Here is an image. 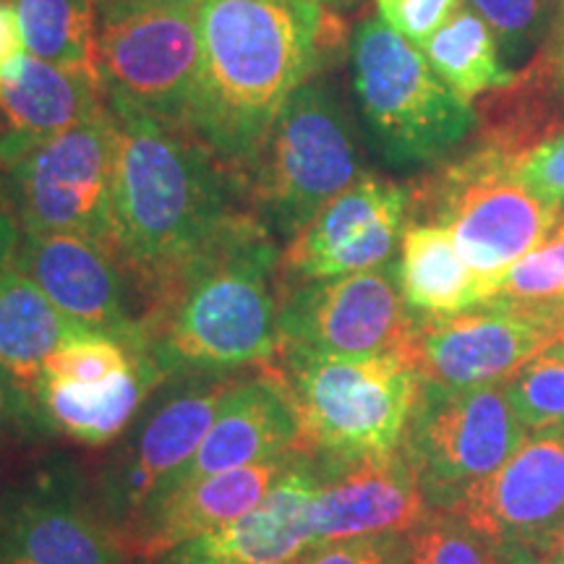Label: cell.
<instances>
[{"label": "cell", "instance_id": "4", "mask_svg": "<svg viewBox=\"0 0 564 564\" xmlns=\"http://www.w3.org/2000/svg\"><path fill=\"white\" fill-rule=\"evenodd\" d=\"M264 369L278 377L293 403L295 449L319 465L398 449L421 387V377L400 352L350 358L280 345Z\"/></svg>", "mask_w": 564, "mask_h": 564}, {"label": "cell", "instance_id": "44", "mask_svg": "<svg viewBox=\"0 0 564 564\" xmlns=\"http://www.w3.org/2000/svg\"><path fill=\"white\" fill-rule=\"evenodd\" d=\"M288 564H301V560H295V562H288Z\"/></svg>", "mask_w": 564, "mask_h": 564}, {"label": "cell", "instance_id": "27", "mask_svg": "<svg viewBox=\"0 0 564 564\" xmlns=\"http://www.w3.org/2000/svg\"><path fill=\"white\" fill-rule=\"evenodd\" d=\"M421 51L463 100L512 82V74L499 61L489 24L465 6Z\"/></svg>", "mask_w": 564, "mask_h": 564}, {"label": "cell", "instance_id": "36", "mask_svg": "<svg viewBox=\"0 0 564 564\" xmlns=\"http://www.w3.org/2000/svg\"><path fill=\"white\" fill-rule=\"evenodd\" d=\"M37 423V408L30 392H24L13 382L9 371L0 366V434L9 429Z\"/></svg>", "mask_w": 564, "mask_h": 564}, {"label": "cell", "instance_id": "22", "mask_svg": "<svg viewBox=\"0 0 564 564\" xmlns=\"http://www.w3.org/2000/svg\"><path fill=\"white\" fill-rule=\"evenodd\" d=\"M105 105L91 68H61L24 53L0 74V171Z\"/></svg>", "mask_w": 564, "mask_h": 564}, {"label": "cell", "instance_id": "8", "mask_svg": "<svg viewBox=\"0 0 564 564\" xmlns=\"http://www.w3.org/2000/svg\"><path fill=\"white\" fill-rule=\"evenodd\" d=\"M525 440L502 387L455 390L421 382L400 447L415 468L429 510L447 512Z\"/></svg>", "mask_w": 564, "mask_h": 564}, {"label": "cell", "instance_id": "38", "mask_svg": "<svg viewBox=\"0 0 564 564\" xmlns=\"http://www.w3.org/2000/svg\"><path fill=\"white\" fill-rule=\"evenodd\" d=\"M199 0H100V19L116 13L144 11V9H171V6H196Z\"/></svg>", "mask_w": 564, "mask_h": 564}, {"label": "cell", "instance_id": "29", "mask_svg": "<svg viewBox=\"0 0 564 564\" xmlns=\"http://www.w3.org/2000/svg\"><path fill=\"white\" fill-rule=\"evenodd\" d=\"M564 299V220L544 243L489 282V301L549 306Z\"/></svg>", "mask_w": 564, "mask_h": 564}, {"label": "cell", "instance_id": "33", "mask_svg": "<svg viewBox=\"0 0 564 564\" xmlns=\"http://www.w3.org/2000/svg\"><path fill=\"white\" fill-rule=\"evenodd\" d=\"M301 564H408L405 533L361 535L308 549Z\"/></svg>", "mask_w": 564, "mask_h": 564}, {"label": "cell", "instance_id": "13", "mask_svg": "<svg viewBox=\"0 0 564 564\" xmlns=\"http://www.w3.org/2000/svg\"><path fill=\"white\" fill-rule=\"evenodd\" d=\"M413 329L415 316L405 306L392 264L301 282L280 299V345L327 356H405Z\"/></svg>", "mask_w": 564, "mask_h": 564}, {"label": "cell", "instance_id": "24", "mask_svg": "<svg viewBox=\"0 0 564 564\" xmlns=\"http://www.w3.org/2000/svg\"><path fill=\"white\" fill-rule=\"evenodd\" d=\"M398 285L415 319L468 312L489 301V280L465 262L455 236L440 223H411L403 230Z\"/></svg>", "mask_w": 564, "mask_h": 564}, {"label": "cell", "instance_id": "9", "mask_svg": "<svg viewBox=\"0 0 564 564\" xmlns=\"http://www.w3.org/2000/svg\"><path fill=\"white\" fill-rule=\"evenodd\" d=\"M199 58V3L100 19L95 66L116 116L139 112L188 129Z\"/></svg>", "mask_w": 564, "mask_h": 564}, {"label": "cell", "instance_id": "19", "mask_svg": "<svg viewBox=\"0 0 564 564\" xmlns=\"http://www.w3.org/2000/svg\"><path fill=\"white\" fill-rule=\"evenodd\" d=\"M319 465L295 449L293 463L243 518L175 546L152 564H288L312 549Z\"/></svg>", "mask_w": 564, "mask_h": 564}, {"label": "cell", "instance_id": "23", "mask_svg": "<svg viewBox=\"0 0 564 564\" xmlns=\"http://www.w3.org/2000/svg\"><path fill=\"white\" fill-rule=\"evenodd\" d=\"M158 364L141 352L133 369L100 384L42 382L34 392L37 423L66 434L84 447H105L121 440L139 408L165 382Z\"/></svg>", "mask_w": 564, "mask_h": 564}, {"label": "cell", "instance_id": "6", "mask_svg": "<svg viewBox=\"0 0 564 564\" xmlns=\"http://www.w3.org/2000/svg\"><path fill=\"white\" fill-rule=\"evenodd\" d=\"M352 70L369 129L392 162H436L474 131L468 100L382 19L358 26Z\"/></svg>", "mask_w": 564, "mask_h": 564}, {"label": "cell", "instance_id": "35", "mask_svg": "<svg viewBox=\"0 0 564 564\" xmlns=\"http://www.w3.org/2000/svg\"><path fill=\"white\" fill-rule=\"evenodd\" d=\"M470 3L510 51L528 45L539 34L541 0H470Z\"/></svg>", "mask_w": 564, "mask_h": 564}, {"label": "cell", "instance_id": "1", "mask_svg": "<svg viewBox=\"0 0 564 564\" xmlns=\"http://www.w3.org/2000/svg\"><path fill=\"white\" fill-rule=\"evenodd\" d=\"M319 0H199L202 58L188 131L238 192L285 102L343 42Z\"/></svg>", "mask_w": 564, "mask_h": 564}, {"label": "cell", "instance_id": "5", "mask_svg": "<svg viewBox=\"0 0 564 564\" xmlns=\"http://www.w3.org/2000/svg\"><path fill=\"white\" fill-rule=\"evenodd\" d=\"M358 178V147L340 100L324 84L308 82L282 108L241 194L272 236L293 241Z\"/></svg>", "mask_w": 564, "mask_h": 564}, {"label": "cell", "instance_id": "18", "mask_svg": "<svg viewBox=\"0 0 564 564\" xmlns=\"http://www.w3.org/2000/svg\"><path fill=\"white\" fill-rule=\"evenodd\" d=\"M429 512L403 447L356 463L319 465V489L312 505V549L361 535L408 533Z\"/></svg>", "mask_w": 564, "mask_h": 564}, {"label": "cell", "instance_id": "14", "mask_svg": "<svg viewBox=\"0 0 564 564\" xmlns=\"http://www.w3.org/2000/svg\"><path fill=\"white\" fill-rule=\"evenodd\" d=\"M502 564H541L564 520V434H531L453 507Z\"/></svg>", "mask_w": 564, "mask_h": 564}, {"label": "cell", "instance_id": "30", "mask_svg": "<svg viewBox=\"0 0 564 564\" xmlns=\"http://www.w3.org/2000/svg\"><path fill=\"white\" fill-rule=\"evenodd\" d=\"M144 350H133L118 337L102 333H87L70 337L47 358L42 382H66V384H100L133 369ZM40 382V384H42Z\"/></svg>", "mask_w": 564, "mask_h": 564}, {"label": "cell", "instance_id": "25", "mask_svg": "<svg viewBox=\"0 0 564 564\" xmlns=\"http://www.w3.org/2000/svg\"><path fill=\"white\" fill-rule=\"evenodd\" d=\"M82 333L87 327L61 314L37 282L11 262V253L0 257V366L32 400L47 358Z\"/></svg>", "mask_w": 564, "mask_h": 564}, {"label": "cell", "instance_id": "21", "mask_svg": "<svg viewBox=\"0 0 564 564\" xmlns=\"http://www.w3.org/2000/svg\"><path fill=\"white\" fill-rule=\"evenodd\" d=\"M295 442L299 419L285 387L264 366H257V371L243 377V382L230 392L199 449L154 497V502L209 476L291 453Z\"/></svg>", "mask_w": 564, "mask_h": 564}, {"label": "cell", "instance_id": "2", "mask_svg": "<svg viewBox=\"0 0 564 564\" xmlns=\"http://www.w3.org/2000/svg\"><path fill=\"white\" fill-rule=\"evenodd\" d=\"M280 251L253 212H238L207 249L141 301L139 345L165 377L238 371L280 345Z\"/></svg>", "mask_w": 564, "mask_h": 564}, {"label": "cell", "instance_id": "37", "mask_svg": "<svg viewBox=\"0 0 564 564\" xmlns=\"http://www.w3.org/2000/svg\"><path fill=\"white\" fill-rule=\"evenodd\" d=\"M24 53L26 45L24 37H21L17 11L11 9V3H0V74Z\"/></svg>", "mask_w": 564, "mask_h": 564}, {"label": "cell", "instance_id": "46", "mask_svg": "<svg viewBox=\"0 0 564 564\" xmlns=\"http://www.w3.org/2000/svg\"><path fill=\"white\" fill-rule=\"evenodd\" d=\"M0 3H6V0H0Z\"/></svg>", "mask_w": 564, "mask_h": 564}, {"label": "cell", "instance_id": "10", "mask_svg": "<svg viewBox=\"0 0 564 564\" xmlns=\"http://www.w3.org/2000/svg\"><path fill=\"white\" fill-rule=\"evenodd\" d=\"M512 160L494 147L474 152L429 192L434 223L449 228L465 262L489 282L544 243L560 223V207L528 192Z\"/></svg>", "mask_w": 564, "mask_h": 564}, {"label": "cell", "instance_id": "15", "mask_svg": "<svg viewBox=\"0 0 564 564\" xmlns=\"http://www.w3.org/2000/svg\"><path fill=\"white\" fill-rule=\"evenodd\" d=\"M126 549L68 465L0 489V564H123Z\"/></svg>", "mask_w": 564, "mask_h": 564}, {"label": "cell", "instance_id": "45", "mask_svg": "<svg viewBox=\"0 0 564 564\" xmlns=\"http://www.w3.org/2000/svg\"><path fill=\"white\" fill-rule=\"evenodd\" d=\"M556 3H564V0H556Z\"/></svg>", "mask_w": 564, "mask_h": 564}, {"label": "cell", "instance_id": "11", "mask_svg": "<svg viewBox=\"0 0 564 564\" xmlns=\"http://www.w3.org/2000/svg\"><path fill=\"white\" fill-rule=\"evenodd\" d=\"M243 377L238 371L175 373V384L131 429L102 476L100 512L112 531L121 535L192 460Z\"/></svg>", "mask_w": 564, "mask_h": 564}, {"label": "cell", "instance_id": "26", "mask_svg": "<svg viewBox=\"0 0 564 564\" xmlns=\"http://www.w3.org/2000/svg\"><path fill=\"white\" fill-rule=\"evenodd\" d=\"M26 53L61 68H91L100 0H9Z\"/></svg>", "mask_w": 564, "mask_h": 564}, {"label": "cell", "instance_id": "42", "mask_svg": "<svg viewBox=\"0 0 564 564\" xmlns=\"http://www.w3.org/2000/svg\"><path fill=\"white\" fill-rule=\"evenodd\" d=\"M546 314H549V319L554 322L556 333H560V329H564V299L556 301V303H549Z\"/></svg>", "mask_w": 564, "mask_h": 564}, {"label": "cell", "instance_id": "31", "mask_svg": "<svg viewBox=\"0 0 564 564\" xmlns=\"http://www.w3.org/2000/svg\"><path fill=\"white\" fill-rule=\"evenodd\" d=\"M408 564H502L481 535L453 512H429L405 533Z\"/></svg>", "mask_w": 564, "mask_h": 564}, {"label": "cell", "instance_id": "39", "mask_svg": "<svg viewBox=\"0 0 564 564\" xmlns=\"http://www.w3.org/2000/svg\"><path fill=\"white\" fill-rule=\"evenodd\" d=\"M541 564H564V520L554 531L552 539H549L544 556H541Z\"/></svg>", "mask_w": 564, "mask_h": 564}, {"label": "cell", "instance_id": "28", "mask_svg": "<svg viewBox=\"0 0 564 564\" xmlns=\"http://www.w3.org/2000/svg\"><path fill=\"white\" fill-rule=\"evenodd\" d=\"M505 400L531 434H564V361L541 352L502 384Z\"/></svg>", "mask_w": 564, "mask_h": 564}, {"label": "cell", "instance_id": "20", "mask_svg": "<svg viewBox=\"0 0 564 564\" xmlns=\"http://www.w3.org/2000/svg\"><path fill=\"white\" fill-rule=\"evenodd\" d=\"M293 457L295 449L272 460L209 476L158 499L118 535L126 554L141 564H152L162 554L173 552L175 546L243 518L262 502L264 494L285 474Z\"/></svg>", "mask_w": 564, "mask_h": 564}, {"label": "cell", "instance_id": "40", "mask_svg": "<svg viewBox=\"0 0 564 564\" xmlns=\"http://www.w3.org/2000/svg\"><path fill=\"white\" fill-rule=\"evenodd\" d=\"M17 236H19V230L13 228L9 217L0 215V257H3V253H11L13 243H17Z\"/></svg>", "mask_w": 564, "mask_h": 564}, {"label": "cell", "instance_id": "16", "mask_svg": "<svg viewBox=\"0 0 564 564\" xmlns=\"http://www.w3.org/2000/svg\"><path fill=\"white\" fill-rule=\"evenodd\" d=\"M408 194L379 175L337 194L280 253V270L299 282L333 280L390 264L403 238Z\"/></svg>", "mask_w": 564, "mask_h": 564}, {"label": "cell", "instance_id": "7", "mask_svg": "<svg viewBox=\"0 0 564 564\" xmlns=\"http://www.w3.org/2000/svg\"><path fill=\"white\" fill-rule=\"evenodd\" d=\"M121 126L105 102L74 129L3 167L9 220L19 232H74L116 251L112 181Z\"/></svg>", "mask_w": 564, "mask_h": 564}, {"label": "cell", "instance_id": "34", "mask_svg": "<svg viewBox=\"0 0 564 564\" xmlns=\"http://www.w3.org/2000/svg\"><path fill=\"white\" fill-rule=\"evenodd\" d=\"M514 175L541 202L564 204V131L512 160Z\"/></svg>", "mask_w": 564, "mask_h": 564}, {"label": "cell", "instance_id": "12", "mask_svg": "<svg viewBox=\"0 0 564 564\" xmlns=\"http://www.w3.org/2000/svg\"><path fill=\"white\" fill-rule=\"evenodd\" d=\"M556 335L544 306L486 301L447 316L415 319L408 364L421 382L455 390L502 387Z\"/></svg>", "mask_w": 564, "mask_h": 564}, {"label": "cell", "instance_id": "32", "mask_svg": "<svg viewBox=\"0 0 564 564\" xmlns=\"http://www.w3.org/2000/svg\"><path fill=\"white\" fill-rule=\"evenodd\" d=\"M379 19L413 45H426L463 9V0H377Z\"/></svg>", "mask_w": 564, "mask_h": 564}, {"label": "cell", "instance_id": "3", "mask_svg": "<svg viewBox=\"0 0 564 564\" xmlns=\"http://www.w3.org/2000/svg\"><path fill=\"white\" fill-rule=\"evenodd\" d=\"M112 225L116 251L141 301L207 249L241 209L232 175L204 141L158 118L121 112Z\"/></svg>", "mask_w": 564, "mask_h": 564}, {"label": "cell", "instance_id": "17", "mask_svg": "<svg viewBox=\"0 0 564 564\" xmlns=\"http://www.w3.org/2000/svg\"><path fill=\"white\" fill-rule=\"evenodd\" d=\"M11 262L70 322L141 350L139 314H133L126 285L131 274L105 246L74 232H19Z\"/></svg>", "mask_w": 564, "mask_h": 564}, {"label": "cell", "instance_id": "43", "mask_svg": "<svg viewBox=\"0 0 564 564\" xmlns=\"http://www.w3.org/2000/svg\"><path fill=\"white\" fill-rule=\"evenodd\" d=\"M322 6H333V9H350V6H356L358 0H319Z\"/></svg>", "mask_w": 564, "mask_h": 564}, {"label": "cell", "instance_id": "41", "mask_svg": "<svg viewBox=\"0 0 564 564\" xmlns=\"http://www.w3.org/2000/svg\"><path fill=\"white\" fill-rule=\"evenodd\" d=\"M544 356H552V358H556V361H564V329H560V333L552 337V343L546 345Z\"/></svg>", "mask_w": 564, "mask_h": 564}]
</instances>
